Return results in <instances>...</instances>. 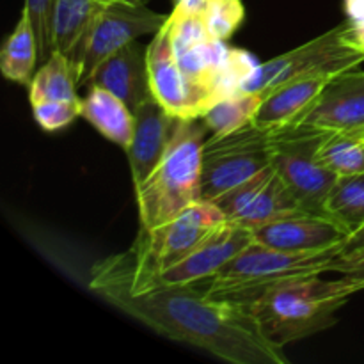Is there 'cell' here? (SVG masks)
Instances as JSON below:
<instances>
[{
  "instance_id": "cell-27",
  "label": "cell",
  "mask_w": 364,
  "mask_h": 364,
  "mask_svg": "<svg viewBox=\"0 0 364 364\" xmlns=\"http://www.w3.org/2000/svg\"><path fill=\"white\" fill-rule=\"evenodd\" d=\"M52 7L53 0H25V9L28 11L32 27L36 31L39 48V59H48L53 52L52 45Z\"/></svg>"
},
{
  "instance_id": "cell-33",
  "label": "cell",
  "mask_w": 364,
  "mask_h": 364,
  "mask_svg": "<svg viewBox=\"0 0 364 364\" xmlns=\"http://www.w3.org/2000/svg\"><path fill=\"white\" fill-rule=\"evenodd\" d=\"M119 2H127V4H134V6H146L149 0H119Z\"/></svg>"
},
{
  "instance_id": "cell-15",
  "label": "cell",
  "mask_w": 364,
  "mask_h": 364,
  "mask_svg": "<svg viewBox=\"0 0 364 364\" xmlns=\"http://www.w3.org/2000/svg\"><path fill=\"white\" fill-rule=\"evenodd\" d=\"M347 237L343 228L338 226L333 219L308 212L274 220L252 231V238L258 244L291 252L340 247Z\"/></svg>"
},
{
  "instance_id": "cell-3",
  "label": "cell",
  "mask_w": 364,
  "mask_h": 364,
  "mask_svg": "<svg viewBox=\"0 0 364 364\" xmlns=\"http://www.w3.org/2000/svg\"><path fill=\"white\" fill-rule=\"evenodd\" d=\"M208 127L201 117L180 119L162 162L135 187L142 230H153L201 201L203 146Z\"/></svg>"
},
{
  "instance_id": "cell-32",
  "label": "cell",
  "mask_w": 364,
  "mask_h": 364,
  "mask_svg": "<svg viewBox=\"0 0 364 364\" xmlns=\"http://www.w3.org/2000/svg\"><path fill=\"white\" fill-rule=\"evenodd\" d=\"M358 249H364V228L352 233L350 237H347V240L343 242V247H341V255L343 252L358 251Z\"/></svg>"
},
{
  "instance_id": "cell-9",
  "label": "cell",
  "mask_w": 364,
  "mask_h": 364,
  "mask_svg": "<svg viewBox=\"0 0 364 364\" xmlns=\"http://www.w3.org/2000/svg\"><path fill=\"white\" fill-rule=\"evenodd\" d=\"M226 217L213 201L194 203L169 223L142 230L130 249L135 265L149 274H160L187 258Z\"/></svg>"
},
{
  "instance_id": "cell-18",
  "label": "cell",
  "mask_w": 364,
  "mask_h": 364,
  "mask_svg": "<svg viewBox=\"0 0 364 364\" xmlns=\"http://www.w3.org/2000/svg\"><path fill=\"white\" fill-rule=\"evenodd\" d=\"M82 117L92 124L110 142L127 149L135 130V114L116 95L91 84L82 98Z\"/></svg>"
},
{
  "instance_id": "cell-25",
  "label": "cell",
  "mask_w": 364,
  "mask_h": 364,
  "mask_svg": "<svg viewBox=\"0 0 364 364\" xmlns=\"http://www.w3.org/2000/svg\"><path fill=\"white\" fill-rule=\"evenodd\" d=\"M205 18L210 34L226 43L244 21V4L242 0H210Z\"/></svg>"
},
{
  "instance_id": "cell-4",
  "label": "cell",
  "mask_w": 364,
  "mask_h": 364,
  "mask_svg": "<svg viewBox=\"0 0 364 364\" xmlns=\"http://www.w3.org/2000/svg\"><path fill=\"white\" fill-rule=\"evenodd\" d=\"M341 247L323 251L291 252L267 247L252 240L208 279L206 295L217 301L233 302L247 309L267 290L295 277L322 276L341 255Z\"/></svg>"
},
{
  "instance_id": "cell-29",
  "label": "cell",
  "mask_w": 364,
  "mask_h": 364,
  "mask_svg": "<svg viewBox=\"0 0 364 364\" xmlns=\"http://www.w3.org/2000/svg\"><path fill=\"white\" fill-rule=\"evenodd\" d=\"M341 41L364 53V23H347L341 31Z\"/></svg>"
},
{
  "instance_id": "cell-13",
  "label": "cell",
  "mask_w": 364,
  "mask_h": 364,
  "mask_svg": "<svg viewBox=\"0 0 364 364\" xmlns=\"http://www.w3.org/2000/svg\"><path fill=\"white\" fill-rule=\"evenodd\" d=\"M134 114L135 130L127 156L134 187H137L162 162L180 119L167 112L155 96L142 102Z\"/></svg>"
},
{
  "instance_id": "cell-16",
  "label": "cell",
  "mask_w": 364,
  "mask_h": 364,
  "mask_svg": "<svg viewBox=\"0 0 364 364\" xmlns=\"http://www.w3.org/2000/svg\"><path fill=\"white\" fill-rule=\"evenodd\" d=\"M91 84L116 95L135 112L142 102L153 96L148 70V46L144 48L137 39L128 43L100 64L89 82V85Z\"/></svg>"
},
{
  "instance_id": "cell-6",
  "label": "cell",
  "mask_w": 364,
  "mask_h": 364,
  "mask_svg": "<svg viewBox=\"0 0 364 364\" xmlns=\"http://www.w3.org/2000/svg\"><path fill=\"white\" fill-rule=\"evenodd\" d=\"M343 27L345 25H338L299 48L284 52L283 55L274 57L267 63H259L258 68L242 82L238 91L262 92L265 96L288 82L313 75H341L355 70V66L364 63V53L341 41Z\"/></svg>"
},
{
  "instance_id": "cell-24",
  "label": "cell",
  "mask_w": 364,
  "mask_h": 364,
  "mask_svg": "<svg viewBox=\"0 0 364 364\" xmlns=\"http://www.w3.org/2000/svg\"><path fill=\"white\" fill-rule=\"evenodd\" d=\"M316 160L336 176L364 173V139L350 132H327Z\"/></svg>"
},
{
  "instance_id": "cell-34",
  "label": "cell",
  "mask_w": 364,
  "mask_h": 364,
  "mask_svg": "<svg viewBox=\"0 0 364 364\" xmlns=\"http://www.w3.org/2000/svg\"><path fill=\"white\" fill-rule=\"evenodd\" d=\"M350 134H354V135H358V137H361V139H364V124L361 128H358V130H354V132H350Z\"/></svg>"
},
{
  "instance_id": "cell-2",
  "label": "cell",
  "mask_w": 364,
  "mask_h": 364,
  "mask_svg": "<svg viewBox=\"0 0 364 364\" xmlns=\"http://www.w3.org/2000/svg\"><path fill=\"white\" fill-rule=\"evenodd\" d=\"M359 290H364V283L348 277L334 281L320 276L295 277L267 290L247 306V311L263 336L283 348L334 326L336 313Z\"/></svg>"
},
{
  "instance_id": "cell-19",
  "label": "cell",
  "mask_w": 364,
  "mask_h": 364,
  "mask_svg": "<svg viewBox=\"0 0 364 364\" xmlns=\"http://www.w3.org/2000/svg\"><path fill=\"white\" fill-rule=\"evenodd\" d=\"M119 0H53L52 45L53 50L70 55L89 25L105 7Z\"/></svg>"
},
{
  "instance_id": "cell-26",
  "label": "cell",
  "mask_w": 364,
  "mask_h": 364,
  "mask_svg": "<svg viewBox=\"0 0 364 364\" xmlns=\"http://www.w3.org/2000/svg\"><path fill=\"white\" fill-rule=\"evenodd\" d=\"M36 121L46 132H55L73 123L82 116L80 100H50L32 105Z\"/></svg>"
},
{
  "instance_id": "cell-31",
  "label": "cell",
  "mask_w": 364,
  "mask_h": 364,
  "mask_svg": "<svg viewBox=\"0 0 364 364\" xmlns=\"http://www.w3.org/2000/svg\"><path fill=\"white\" fill-rule=\"evenodd\" d=\"M210 6V0H176V9L185 11V13L206 14Z\"/></svg>"
},
{
  "instance_id": "cell-8",
  "label": "cell",
  "mask_w": 364,
  "mask_h": 364,
  "mask_svg": "<svg viewBox=\"0 0 364 364\" xmlns=\"http://www.w3.org/2000/svg\"><path fill=\"white\" fill-rule=\"evenodd\" d=\"M166 21V14L146 6L112 2L105 7L68 55L75 66L78 87L91 82L103 60L141 36L156 34Z\"/></svg>"
},
{
  "instance_id": "cell-12",
  "label": "cell",
  "mask_w": 364,
  "mask_h": 364,
  "mask_svg": "<svg viewBox=\"0 0 364 364\" xmlns=\"http://www.w3.org/2000/svg\"><path fill=\"white\" fill-rule=\"evenodd\" d=\"M252 240L255 238L251 230L226 220L212 231L210 237L205 238L187 258L155 276L167 284H194L198 281L210 279Z\"/></svg>"
},
{
  "instance_id": "cell-11",
  "label": "cell",
  "mask_w": 364,
  "mask_h": 364,
  "mask_svg": "<svg viewBox=\"0 0 364 364\" xmlns=\"http://www.w3.org/2000/svg\"><path fill=\"white\" fill-rule=\"evenodd\" d=\"M148 70L153 96L178 119L203 117L220 100L219 95L183 73L174 57L166 23L148 45Z\"/></svg>"
},
{
  "instance_id": "cell-21",
  "label": "cell",
  "mask_w": 364,
  "mask_h": 364,
  "mask_svg": "<svg viewBox=\"0 0 364 364\" xmlns=\"http://www.w3.org/2000/svg\"><path fill=\"white\" fill-rule=\"evenodd\" d=\"M77 73L66 53L53 50L28 84L31 105L50 100H80L77 95Z\"/></svg>"
},
{
  "instance_id": "cell-17",
  "label": "cell",
  "mask_w": 364,
  "mask_h": 364,
  "mask_svg": "<svg viewBox=\"0 0 364 364\" xmlns=\"http://www.w3.org/2000/svg\"><path fill=\"white\" fill-rule=\"evenodd\" d=\"M334 77L336 75H313L274 89L265 95L252 123L265 130H277L299 123Z\"/></svg>"
},
{
  "instance_id": "cell-23",
  "label": "cell",
  "mask_w": 364,
  "mask_h": 364,
  "mask_svg": "<svg viewBox=\"0 0 364 364\" xmlns=\"http://www.w3.org/2000/svg\"><path fill=\"white\" fill-rule=\"evenodd\" d=\"M265 96L262 92L233 91L213 103L201 119L212 135H224L252 123Z\"/></svg>"
},
{
  "instance_id": "cell-20",
  "label": "cell",
  "mask_w": 364,
  "mask_h": 364,
  "mask_svg": "<svg viewBox=\"0 0 364 364\" xmlns=\"http://www.w3.org/2000/svg\"><path fill=\"white\" fill-rule=\"evenodd\" d=\"M38 59V38H36L28 11L23 7L16 28L4 43L2 52H0V71L7 80L20 85H28L34 77L32 71H34Z\"/></svg>"
},
{
  "instance_id": "cell-10",
  "label": "cell",
  "mask_w": 364,
  "mask_h": 364,
  "mask_svg": "<svg viewBox=\"0 0 364 364\" xmlns=\"http://www.w3.org/2000/svg\"><path fill=\"white\" fill-rule=\"evenodd\" d=\"M213 203L219 206L228 223L251 231L304 212L272 166L220 194Z\"/></svg>"
},
{
  "instance_id": "cell-28",
  "label": "cell",
  "mask_w": 364,
  "mask_h": 364,
  "mask_svg": "<svg viewBox=\"0 0 364 364\" xmlns=\"http://www.w3.org/2000/svg\"><path fill=\"white\" fill-rule=\"evenodd\" d=\"M331 272L341 274V277L364 283V249L343 252L331 265Z\"/></svg>"
},
{
  "instance_id": "cell-5",
  "label": "cell",
  "mask_w": 364,
  "mask_h": 364,
  "mask_svg": "<svg viewBox=\"0 0 364 364\" xmlns=\"http://www.w3.org/2000/svg\"><path fill=\"white\" fill-rule=\"evenodd\" d=\"M326 135V130L302 123L277 128L270 135L272 167L301 208L315 215H323L326 199L338 180L336 174L316 160V151Z\"/></svg>"
},
{
  "instance_id": "cell-14",
  "label": "cell",
  "mask_w": 364,
  "mask_h": 364,
  "mask_svg": "<svg viewBox=\"0 0 364 364\" xmlns=\"http://www.w3.org/2000/svg\"><path fill=\"white\" fill-rule=\"evenodd\" d=\"M326 132H354L364 124V71L336 75L299 121Z\"/></svg>"
},
{
  "instance_id": "cell-1",
  "label": "cell",
  "mask_w": 364,
  "mask_h": 364,
  "mask_svg": "<svg viewBox=\"0 0 364 364\" xmlns=\"http://www.w3.org/2000/svg\"><path fill=\"white\" fill-rule=\"evenodd\" d=\"M89 290L162 336L233 364H287L251 313L217 301L192 284L162 283L135 265L130 251L110 255L89 270Z\"/></svg>"
},
{
  "instance_id": "cell-7",
  "label": "cell",
  "mask_w": 364,
  "mask_h": 364,
  "mask_svg": "<svg viewBox=\"0 0 364 364\" xmlns=\"http://www.w3.org/2000/svg\"><path fill=\"white\" fill-rule=\"evenodd\" d=\"M272 130L249 123L224 135H212L203 146L201 196L213 201L230 188L272 166Z\"/></svg>"
},
{
  "instance_id": "cell-30",
  "label": "cell",
  "mask_w": 364,
  "mask_h": 364,
  "mask_svg": "<svg viewBox=\"0 0 364 364\" xmlns=\"http://www.w3.org/2000/svg\"><path fill=\"white\" fill-rule=\"evenodd\" d=\"M345 11L350 23H364V0H345Z\"/></svg>"
},
{
  "instance_id": "cell-22",
  "label": "cell",
  "mask_w": 364,
  "mask_h": 364,
  "mask_svg": "<svg viewBox=\"0 0 364 364\" xmlns=\"http://www.w3.org/2000/svg\"><path fill=\"white\" fill-rule=\"evenodd\" d=\"M323 215L343 228L348 237L364 228V173L338 176L323 205Z\"/></svg>"
}]
</instances>
